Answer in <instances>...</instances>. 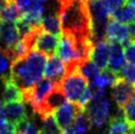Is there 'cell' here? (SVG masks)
<instances>
[{"instance_id":"8992f818","label":"cell","mask_w":135,"mask_h":134,"mask_svg":"<svg viewBox=\"0 0 135 134\" xmlns=\"http://www.w3.org/2000/svg\"><path fill=\"white\" fill-rule=\"evenodd\" d=\"M83 109H85V108L80 107L76 103H72V102L67 103L66 102L63 106H61L57 111L54 112V119H55L58 127L62 131V133L74 122L76 116Z\"/></svg>"},{"instance_id":"d590c367","label":"cell","mask_w":135,"mask_h":134,"mask_svg":"<svg viewBox=\"0 0 135 134\" xmlns=\"http://www.w3.org/2000/svg\"><path fill=\"white\" fill-rule=\"evenodd\" d=\"M38 1H40V2H45V1H47V0H38Z\"/></svg>"},{"instance_id":"4fadbf2b","label":"cell","mask_w":135,"mask_h":134,"mask_svg":"<svg viewBox=\"0 0 135 134\" xmlns=\"http://www.w3.org/2000/svg\"><path fill=\"white\" fill-rule=\"evenodd\" d=\"M124 60H125V57H124L123 46L117 41H112L109 63H108L109 70L114 74L118 75L121 68L124 65Z\"/></svg>"},{"instance_id":"ba28073f","label":"cell","mask_w":135,"mask_h":134,"mask_svg":"<svg viewBox=\"0 0 135 134\" xmlns=\"http://www.w3.org/2000/svg\"><path fill=\"white\" fill-rule=\"evenodd\" d=\"M134 93V86L130 85L119 76L112 85V97L118 108H123Z\"/></svg>"},{"instance_id":"7c38bea8","label":"cell","mask_w":135,"mask_h":134,"mask_svg":"<svg viewBox=\"0 0 135 134\" xmlns=\"http://www.w3.org/2000/svg\"><path fill=\"white\" fill-rule=\"evenodd\" d=\"M110 42L108 40L97 41L94 44V49L91 54L92 62L99 68V70H105L109 63Z\"/></svg>"},{"instance_id":"30bf717a","label":"cell","mask_w":135,"mask_h":134,"mask_svg":"<svg viewBox=\"0 0 135 134\" xmlns=\"http://www.w3.org/2000/svg\"><path fill=\"white\" fill-rule=\"evenodd\" d=\"M58 36H54L49 33H46L44 29L38 33L36 37L34 45V50L44 53L45 56H51L56 53L58 42H59Z\"/></svg>"},{"instance_id":"8fae6325","label":"cell","mask_w":135,"mask_h":134,"mask_svg":"<svg viewBox=\"0 0 135 134\" xmlns=\"http://www.w3.org/2000/svg\"><path fill=\"white\" fill-rule=\"evenodd\" d=\"M107 40L109 42L117 41L121 44V45H125L130 40L128 27L109 18L107 25Z\"/></svg>"},{"instance_id":"e0dca14e","label":"cell","mask_w":135,"mask_h":134,"mask_svg":"<svg viewBox=\"0 0 135 134\" xmlns=\"http://www.w3.org/2000/svg\"><path fill=\"white\" fill-rule=\"evenodd\" d=\"M41 27L45 32L49 33L54 36H61V26L58 15L55 14V12H51L49 15L42 18L41 20Z\"/></svg>"},{"instance_id":"277c9868","label":"cell","mask_w":135,"mask_h":134,"mask_svg":"<svg viewBox=\"0 0 135 134\" xmlns=\"http://www.w3.org/2000/svg\"><path fill=\"white\" fill-rule=\"evenodd\" d=\"M92 126L101 128L105 125L109 116L110 103L108 98L103 97L93 100L85 108Z\"/></svg>"},{"instance_id":"83f0119b","label":"cell","mask_w":135,"mask_h":134,"mask_svg":"<svg viewBox=\"0 0 135 134\" xmlns=\"http://www.w3.org/2000/svg\"><path fill=\"white\" fill-rule=\"evenodd\" d=\"M14 24H15L16 28H17V31H18V33H19L20 40L23 39L24 37H26L28 34H30L32 29H33V27L31 26L28 22H26L22 17H20L18 20H16L15 22H14Z\"/></svg>"},{"instance_id":"d6a6232c","label":"cell","mask_w":135,"mask_h":134,"mask_svg":"<svg viewBox=\"0 0 135 134\" xmlns=\"http://www.w3.org/2000/svg\"><path fill=\"white\" fill-rule=\"evenodd\" d=\"M5 118V114H4V104L2 100H0V121L4 120Z\"/></svg>"},{"instance_id":"5bb4252c","label":"cell","mask_w":135,"mask_h":134,"mask_svg":"<svg viewBox=\"0 0 135 134\" xmlns=\"http://www.w3.org/2000/svg\"><path fill=\"white\" fill-rule=\"evenodd\" d=\"M1 79L4 85L2 102L5 104L11 103V102H23L22 91L11 79L10 74L3 75Z\"/></svg>"},{"instance_id":"2e32d148","label":"cell","mask_w":135,"mask_h":134,"mask_svg":"<svg viewBox=\"0 0 135 134\" xmlns=\"http://www.w3.org/2000/svg\"><path fill=\"white\" fill-rule=\"evenodd\" d=\"M91 123L88 118L87 112L83 109L76 116L74 122L63 131V134H85L90 130Z\"/></svg>"},{"instance_id":"ac0fdd59","label":"cell","mask_w":135,"mask_h":134,"mask_svg":"<svg viewBox=\"0 0 135 134\" xmlns=\"http://www.w3.org/2000/svg\"><path fill=\"white\" fill-rule=\"evenodd\" d=\"M110 18L115 20L117 22L121 23V24H130V23L135 21V9L129 7L127 5H124L119 9H117L112 14Z\"/></svg>"},{"instance_id":"6da1fadb","label":"cell","mask_w":135,"mask_h":134,"mask_svg":"<svg viewBox=\"0 0 135 134\" xmlns=\"http://www.w3.org/2000/svg\"><path fill=\"white\" fill-rule=\"evenodd\" d=\"M58 18L62 33L76 37L91 36V16L86 0H61Z\"/></svg>"},{"instance_id":"7402d4cb","label":"cell","mask_w":135,"mask_h":134,"mask_svg":"<svg viewBox=\"0 0 135 134\" xmlns=\"http://www.w3.org/2000/svg\"><path fill=\"white\" fill-rule=\"evenodd\" d=\"M117 77H118V75L114 74L112 71L105 69V70L102 71L97 77V79L93 83H90V84H94L99 89L105 90V87L113 85V83L115 82Z\"/></svg>"},{"instance_id":"d6986e66","label":"cell","mask_w":135,"mask_h":134,"mask_svg":"<svg viewBox=\"0 0 135 134\" xmlns=\"http://www.w3.org/2000/svg\"><path fill=\"white\" fill-rule=\"evenodd\" d=\"M14 129L15 134H41V129H38L36 122L28 116L16 123Z\"/></svg>"},{"instance_id":"52a82bcc","label":"cell","mask_w":135,"mask_h":134,"mask_svg":"<svg viewBox=\"0 0 135 134\" xmlns=\"http://www.w3.org/2000/svg\"><path fill=\"white\" fill-rule=\"evenodd\" d=\"M20 36L15 24L11 22H0V50L4 54L19 44Z\"/></svg>"},{"instance_id":"603a6c76","label":"cell","mask_w":135,"mask_h":134,"mask_svg":"<svg viewBox=\"0 0 135 134\" xmlns=\"http://www.w3.org/2000/svg\"><path fill=\"white\" fill-rule=\"evenodd\" d=\"M79 72L88 80V82L93 83L97 79V77L100 74V70L93 62L86 61L85 63H83L82 65H80L79 67Z\"/></svg>"},{"instance_id":"7a4b0ae2","label":"cell","mask_w":135,"mask_h":134,"mask_svg":"<svg viewBox=\"0 0 135 134\" xmlns=\"http://www.w3.org/2000/svg\"><path fill=\"white\" fill-rule=\"evenodd\" d=\"M61 91L65 95L66 99L72 103H78L80 98L82 97L83 93L88 88L89 82L79 70L72 71L65 75L61 82L57 84Z\"/></svg>"},{"instance_id":"3957f363","label":"cell","mask_w":135,"mask_h":134,"mask_svg":"<svg viewBox=\"0 0 135 134\" xmlns=\"http://www.w3.org/2000/svg\"><path fill=\"white\" fill-rule=\"evenodd\" d=\"M54 86L55 85L49 79H40L32 88L23 91V100L30 104L33 111L36 112L37 109L40 108L45 96L52 90Z\"/></svg>"},{"instance_id":"1f68e13d","label":"cell","mask_w":135,"mask_h":134,"mask_svg":"<svg viewBox=\"0 0 135 134\" xmlns=\"http://www.w3.org/2000/svg\"><path fill=\"white\" fill-rule=\"evenodd\" d=\"M128 31H129L130 40H135V21L128 25Z\"/></svg>"},{"instance_id":"9a60e30c","label":"cell","mask_w":135,"mask_h":134,"mask_svg":"<svg viewBox=\"0 0 135 134\" xmlns=\"http://www.w3.org/2000/svg\"><path fill=\"white\" fill-rule=\"evenodd\" d=\"M4 114L8 122L15 125L27 116L26 107L23 102H11L4 104Z\"/></svg>"},{"instance_id":"ffe728a7","label":"cell","mask_w":135,"mask_h":134,"mask_svg":"<svg viewBox=\"0 0 135 134\" xmlns=\"http://www.w3.org/2000/svg\"><path fill=\"white\" fill-rule=\"evenodd\" d=\"M130 125L125 121V118L112 116L109 120V134H127Z\"/></svg>"},{"instance_id":"836d02e7","label":"cell","mask_w":135,"mask_h":134,"mask_svg":"<svg viewBox=\"0 0 135 134\" xmlns=\"http://www.w3.org/2000/svg\"><path fill=\"white\" fill-rule=\"evenodd\" d=\"M124 5H127L129 7L135 9V0H124Z\"/></svg>"},{"instance_id":"44dd1931","label":"cell","mask_w":135,"mask_h":134,"mask_svg":"<svg viewBox=\"0 0 135 134\" xmlns=\"http://www.w3.org/2000/svg\"><path fill=\"white\" fill-rule=\"evenodd\" d=\"M20 17H21V12L14 1L0 10V22L14 23Z\"/></svg>"},{"instance_id":"4316f807","label":"cell","mask_w":135,"mask_h":134,"mask_svg":"<svg viewBox=\"0 0 135 134\" xmlns=\"http://www.w3.org/2000/svg\"><path fill=\"white\" fill-rule=\"evenodd\" d=\"M122 46H123L125 59L127 60L129 63L135 64V40H129Z\"/></svg>"},{"instance_id":"9c48e42d","label":"cell","mask_w":135,"mask_h":134,"mask_svg":"<svg viewBox=\"0 0 135 134\" xmlns=\"http://www.w3.org/2000/svg\"><path fill=\"white\" fill-rule=\"evenodd\" d=\"M45 76L46 79L50 80L54 85H57L65 77L67 73L66 66L62 60L57 55L49 56L45 66Z\"/></svg>"},{"instance_id":"f546056e","label":"cell","mask_w":135,"mask_h":134,"mask_svg":"<svg viewBox=\"0 0 135 134\" xmlns=\"http://www.w3.org/2000/svg\"><path fill=\"white\" fill-rule=\"evenodd\" d=\"M9 62H10L9 58L0 50V74L2 76L6 74L9 68Z\"/></svg>"},{"instance_id":"5b68a950","label":"cell","mask_w":135,"mask_h":134,"mask_svg":"<svg viewBox=\"0 0 135 134\" xmlns=\"http://www.w3.org/2000/svg\"><path fill=\"white\" fill-rule=\"evenodd\" d=\"M66 103V97L58 86H54L44 99L40 108L37 109L36 113L41 116V119H45L49 116H51L53 112Z\"/></svg>"},{"instance_id":"cb8c5ba5","label":"cell","mask_w":135,"mask_h":134,"mask_svg":"<svg viewBox=\"0 0 135 134\" xmlns=\"http://www.w3.org/2000/svg\"><path fill=\"white\" fill-rule=\"evenodd\" d=\"M41 134H63L54 117L51 116H49L42 119V126L41 128Z\"/></svg>"},{"instance_id":"e575fe53","label":"cell","mask_w":135,"mask_h":134,"mask_svg":"<svg viewBox=\"0 0 135 134\" xmlns=\"http://www.w3.org/2000/svg\"><path fill=\"white\" fill-rule=\"evenodd\" d=\"M99 134H109V131L108 130H105V131H103V132H100Z\"/></svg>"},{"instance_id":"4dcf8cb0","label":"cell","mask_w":135,"mask_h":134,"mask_svg":"<svg viewBox=\"0 0 135 134\" xmlns=\"http://www.w3.org/2000/svg\"><path fill=\"white\" fill-rule=\"evenodd\" d=\"M14 2H15V4L18 6V8H19L20 12L22 13L25 9L27 8V6L29 5V3H30L32 0H13Z\"/></svg>"},{"instance_id":"484cf974","label":"cell","mask_w":135,"mask_h":134,"mask_svg":"<svg viewBox=\"0 0 135 134\" xmlns=\"http://www.w3.org/2000/svg\"><path fill=\"white\" fill-rule=\"evenodd\" d=\"M118 76L135 87V64H124L120 70V75Z\"/></svg>"},{"instance_id":"d4e9b609","label":"cell","mask_w":135,"mask_h":134,"mask_svg":"<svg viewBox=\"0 0 135 134\" xmlns=\"http://www.w3.org/2000/svg\"><path fill=\"white\" fill-rule=\"evenodd\" d=\"M122 108L125 121L129 125H135V93Z\"/></svg>"},{"instance_id":"f1b7e54d","label":"cell","mask_w":135,"mask_h":134,"mask_svg":"<svg viewBox=\"0 0 135 134\" xmlns=\"http://www.w3.org/2000/svg\"><path fill=\"white\" fill-rule=\"evenodd\" d=\"M104 2L108 8L109 15L112 16L113 12L119 9L120 7H122V5L124 4V0H104Z\"/></svg>"}]
</instances>
